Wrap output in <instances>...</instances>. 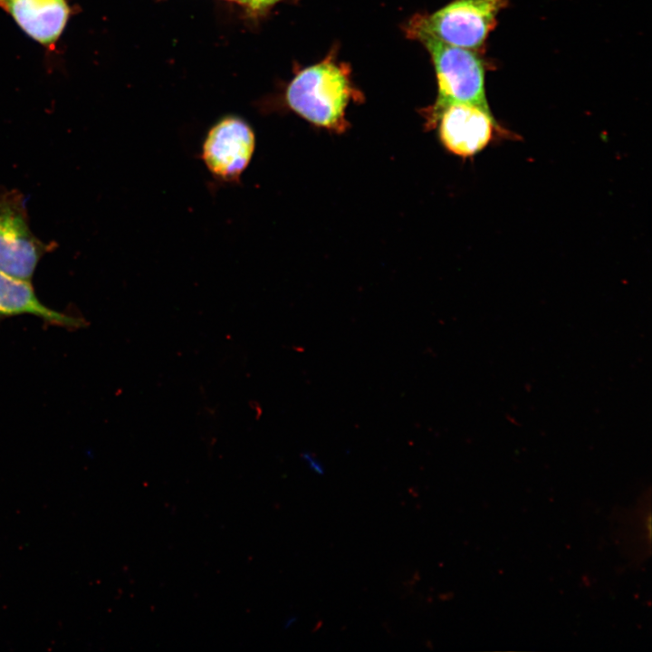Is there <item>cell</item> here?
Listing matches in <instances>:
<instances>
[{"mask_svg": "<svg viewBox=\"0 0 652 652\" xmlns=\"http://www.w3.org/2000/svg\"><path fill=\"white\" fill-rule=\"evenodd\" d=\"M355 95L348 72L331 59L301 71L289 84V108L309 122L327 129H347L345 110Z\"/></svg>", "mask_w": 652, "mask_h": 652, "instance_id": "obj_1", "label": "cell"}, {"mask_svg": "<svg viewBox=\"0 0 652 652\" xmlns=\"http://www.w3.org/2000/svg\"><path fill=\"white\" fill-rule=\"evenodd\" d=\"M417 39L429 52L437 78V97L428 110L427 125H434L439 112L453 103H472L490 109L484 62L475 51L446 44L427 35Z\"/></svg>", "mask_w": 652, "mask_h": 652, "instance_id": "obj_2", "label": "cell"}, {"mask_svg": "<svg viewBox=\"0 0 652 652\" xmlns=\"http://www.w3.org/2000/svg\"><path fill=\"white\" fill-rule=\"evenodd\" d=\"M507 0H455L410 23L408 34L434 37L453 46L477 51L494 28Z\"/></svg>", "mask_w": 652, "mask_h": 652, "instance_id": "obj_3", "label": "cell"}, {"mask_svg": "<svg viewBox=\"0 0 652 652\" xmlns=\"http://www.w3.org/2000/svg\"><path fill=\"white\" fill-rule=\"evenodd\" d=\"M255 147L256 137L252 126L239 116L227 115L207 129L199 159L216 187L238 186L253 159Z\"/></svg>", "mask_w": 652, "mask_h": 652, "instance_id": "obj_4", "label": "cell"}, {"mask_svg": "<svg viewBox=\"0 0 652 652\" xmlns=\"http://www.w3.org/2000/svg\"><path fill=\"white\" fill-rule=\"evenodd\" d=\"M49 248L30 229L23 195L0 191V272L31 281Z\"/></svg>", "mask_w": 652, "mask_h": 652, "instance_id": "obj_5", "label": "cell"}, {"mask_svg": "<svg viewBox=\"0 0 652 652\" xmlns=\"http://www.w3.org/2000/svg\"><path fill=\"white\" fill-rule=\"evenodd\" d=\"M439 139L450 153L473 158L484 150L495 139L508 138L491 109L472 103H453L437 115Z\"/></svg>", "mask_w": 652, "mask_h": 652, "instance_id": "obj_6", "label": "cell"}, {"mask_svg": "<svg viewBox=\"0 0 652 652\" xmlns=\"http://www.w3.org/2000/svg\"><path fill=\"white\" fill-rule=\"evenodd\" d=\"M0 8L28 36L49 50L55 48L72 14L68 0H0Z\"/></svg>", "mask_w": 652, "mask_h": 652, "instance_id": "obj_7", "label": "cell"}, {"mask_svg": "<svg viewBox=\"0 0 652 652\" xmlns=\"http://www.w3.org/2000/svg\"><path fill=\"white\" fill-rule=\"evenodd\" d=\"M34 315L45 324L76 330L86 325L82 318L57 312L45 306L36 296L30 281L12 277L0 272V321Z\"/></svg>", "mask_w": 652, "mask_h": 652, "instance_id": "obj_8", "label": "cell"}, {"mask_svg": "<svg viewBox=\"0 0 652 652\" xmlns=\"http://www.w3.org/2000/svg\"><path fill=\"white\" fill-rule=\"evenodd\" d=\"M302 458L307 464L309 468L317 475L324 474V467L321 463L311 453L304 452Z\"/></svg>", "mask_w": 652, "mask_h": 652, "instance_id": "obj_9", "label": "cell"}, {"mask_svg": "<svg viewBox=\"0 0 652 652\" xmlns=\"http://www.w3.org/2000/svg\"><path fill=\"white\" fill-rule=\"evenodd\" d=\"M281 0H251L248 7L253 11H261L265 9Z\"/></svg>", "mask_w": 652, "mask_h": 652, "instance_id": "obj_10", "label": "cell"}, {"mask_svg": "<svg viewBox=\"0 0 652 652\" xmlns=\"http://www.w3.org/2000/svg\"><path fill=\"white\" fill-rule=\"evenodd\" d=\"M295 621H296V618H295V617H290V618L285 621V628H288L289 627H291V626L292 625V623H294Z\"/></svg>", "mask_w": 652, "mask_h": 652, "instance_id": "obj_11", "label": "cell"}, {"mask_svg": "<svg viewBox=\"0 0 652 652\" xmlns=\"http://www.w3.org/2000/svg\"><path fill=\"white\" fill-rule=\"evenodd\" d=\"M229 1H234L236 3L242 4V5H245L247 6L249 5V4L251 2V0H229Z\"/></svg>", "mask_w": 652, "mask_h": 652, "instance_id": "obj_12", "label": "cell"}]
</instances>
